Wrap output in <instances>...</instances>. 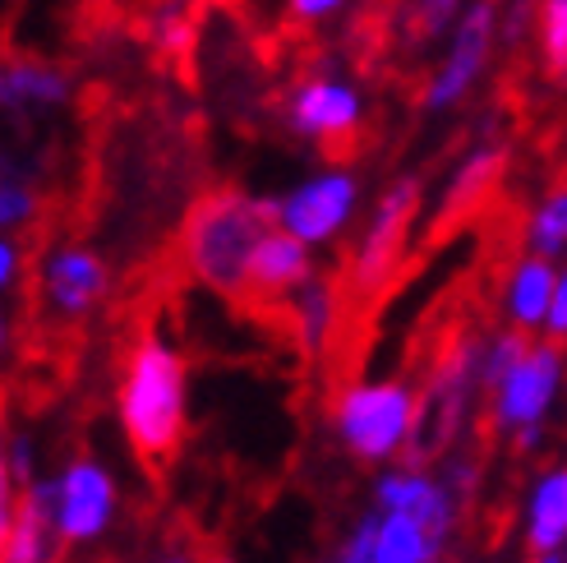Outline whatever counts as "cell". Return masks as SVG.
Wrapping results in <instances>:
<instances>
[{
    "instance_id": "19",
    "label": "cell",
    "mask_w": 567,
    "mask_h": 563,
    "mask_svg": "<svg viewBox=\"0 0 567 563\" xmlns=\"http://www.w3.org/2000/svg\"><path fill=\"white\" fill-rule=\"evenodd\" d=\"M526 545L530 554L567 550V467L535 475L526 494Z\"/></svg>"
},
{
    "instance_id": "6",
    "label": "cell",
    "mask_w": 567,
    "mask_h": 563,
    "mask_svg": "<svg viewBox=\"0 0 567 563\" xmlns=\"http://www.w3.org/2000/svg\"><path fill=\"white\" fill-rule=\"evenodd\" d=\"M480 356H485V347H475L471 337H457V342L439 356L430 383L420 392V426L411 439V458H434L439 448L457 439V430L466 426V416L475 407V392L485 388Z\"/></svg>"
},
{
    "instance_id": "20",
    "label": "cell",
    "mask_w": 567,
    "mask_h": 563,
    "mask_svg": "<svg viewBox=\"0 0 567 563\" xmlns=\"http://www.w3.org/2000/svg\"><path fill=\"white\" fill-rule=\"evenodd\" d=\"M503 162H507L503 144H480V149H471L457 166H452V176H447V185H443V199H439L443 217H462V213L475 208L480 199H489V190H494L498 176H503Z\"/></svg>"
},
{
    "instance_id": "16",
    "label": "cell",
    "mask_w": 567,
    "mask_h": 563,
    "mask_svg": "<svg viewBox=\"0 0 567 563\" xmlns=\"http://www.w3.org/2000/svg\"><path fill=\"white\" fill-rule=\"evenodd\" d=\"M443 545H447V531L430 526L415 513H396V509L374 513L370 563H439Z\"/></svg>"
},
{
    "instance_id": "2",
    "label": "cell",
    "mask_w": 567,
    "mask_h": 563,
    "mask_svg": "<svg viewBox=\"0 0 567 563\" xmlns=\"http://www.w3.org/2000/svg\"><path fill=\"white\" fill-rule=\"evenodd\" d=\"M116 407H121L125 439L134 443L138 458L166 462L181 448L189 392H185V360L166 337L148 332L134 342L121 375Z\"/></svg>"
},
{
    "instance_id": "27",
    "label": "cell",
    "mask_w": 567,
    "mask_h": 563,
    "mask_svg": "<svg viewBox=\"0 0 567 563\" xmlns=\"http://www.w3.org/2000/svg\"><path fill=\"white\" fill-rule=\"evenodd\" d=\"M355 6V0H287V14L305 28H315V23H328L337 14H347Z\"/></svg>"
},
{
    "instance_id": "11",
    "label": "cell",
    "mask_w": 567,
    "mask_h": 563,
    "mask_svg": "<svg viewBox=\"0 0 567 563\" xmlns=\"http://www.w3.org/2000/svg\"><path fill=\"white\" fill-rule=\"evenodd\" d=\"M116 518V481L93 458H74L55 475V526L65 545H89Z\"/></svg>"
},
{
    "instance_id": "21",
    "label": "cell",
    "mask_w": 567,
    "mask_h": 563,
    "mask_svg": "<svg viewBox=\"0 0 567 563\" xmlns=\"http://www.w3.org/2000/svg\"><path fill=\"white\" fill-rule=\"evenodd\" d=\"M144 42L162 55H189L198 42V0H153L144 14Z\"/></svg>"
},
{
    "instance_id": "12",
    "label": "cell",
    "mask_w": 567,
    "mask_h": 563,
    "mask_svg": "<svg viewBox=\"0 0 567 563\" xmlns=\"http://www.w3.org/2000/svg\"><path fill=\"white\" fill-rule=\"evenodd\" d=\"M61 526H55V475L23 485L14 503H6L0 531V563H55L61 559Z\"/></svg>"
},
{
    "instance_id": "24",
    "label": "cell",
    "mask_w": 567,
    "mask_h": 563,
    "mask_svg": "<svg viewBox=\"0 0 567 563\" xmlns=\"http://www.w3.org/2000/svg\"><path fill=\"white\" fill-rule=\"evenodd\" d=\"M462 6L466 0H406V33L420 38V42H430V38L447 33Z\"/></svg>"
},
{
    "instance_id": "18",
    "label": "cell",
    "mask_w": 567,
    "mask_h": 563,
    "mask_svg": "<svg viewBox=\"0 0 567 563\" xmlns=\"http://www.w3.org/2000/svg\"><path fill=\"white\" fill-rule=\"evenodd\" d=\"M287 315H291V328H296V342L305 356H323L332 332H337V319H342V300H337V287L323 282L319 273L305 282L300 291L287 296Z\"/></svg>"
},
{
    "instance_id": "25",
    "label": "cell",
    "mask_w": 567,
    "mask_h": 563,
    "mask_svg": "<svg viewBox=\"0 0 567 563\" xmlns=\"http://www.w3.org/2000/svg\"><path fill=\"white\" fill-rule=\"evenodd\" d=\"M33 217H38V194H33V185L19 181V176H6V181H0V227L19 232V227H28Z\"/></svg>"
},
{
    "instance_id": "29",
    "label": "cell",
    "mask_w": 567,
    "mask_h": 563,
    "mask_svg": "<svg viewBox=\"0 0 567 563\" xmlns=\"http://www.w3.org/2000/svg\"><path fill=\"white\" fill-rule=\"evenodd\" d=\"M370 550H374V518H364L351 536H347V545L337 550V559L332 563H370Z\"/></svg>"
},
{
    "instance_id": "34",
    "label": "cell",
    "mask_w": 567,
    "mask_h": 563,
    "mask_svg": "<svg viewBox=\"0 0 567 563\" xmlns=\"http://www.w3.org/2000/svg\"><path fill=\"white\" fill-rule=\"evenodd\" d=\"M157 563H189V559H157Z\"/></svg>"
},
{
    "instance_id": "33",
    "label": "cell",
    "mask_w": 567,
    "mask_h": 563,
    "mask_svg": "<svg viewBox=\"0 0 567 563\" xmlns=\"http://www.w3.org/2000/svg\"><path fill=\"white\" fill-rule=\"evenodd\" d=\"M198 6H226V0H198Z\"/></svg>"
},
{
    "instance_id": "9",
    "label": "cell",
    "mask_w": 567,
    "mask_h": 563,
    "mask_svg": "<svg viewBox=\"0 0 567 563\" xmlns=\"http://www.w3.org/2000/svg\"><path fill=\"white\" fill-rule=\"evenodd\" d=\"M111 291V273L97 249L61 240L38 259V300L51 319H89Z\"/></svg>"
},
{
    "instance_id": "23",
    "label": "cell",
    "mask_w": 567,
    "mask_h": 563,
    "mask_svg": "<svg viewBox=\"0 0 567 563\" xmlns=\"http://www.w3.org/2000/svg\"><path fill=\"white\" fill-rule=\"evenodd\" d=\"M535 42L549 70H567V0H540L535 6Z\"/></svg>"
},
{
    "instance_id": "10",
    "label": "cell",
    "mask_w": 567,
    "mask_h": 563,
    "mask_svg": "<svg viewBox=\"0 0 567 563\" xmlns=\"http://www.w3.org/2000/svg\"><path fill=\"white\" fill-rule=\"evenodd\" d=\"M287 125L309 144H347L364 125V93L342 74H305L287 93Z\"/></svg>"
},
{
    "instance_id": "13",
    "label": "cell",
    "mask_w": 567,
    "mask_h": 563,
    "mask_svg": "<svg viewBox=\"0 0 567 563\" xmlns=\"http://www.w3.org/2000/svg\"><path fill=\"white\" fill-rule=\"evenodd\" d=\"M315 245H305L300 236H291L287 227H277L259 240L249 259V296L254 300H281L287 305L291 291H300L309 277H315V255H309Z\"/></svg>"
},
{
    "instance_id": "5",
    "label": "cell",
    "mask_w": 567,
    "mask_h": 563,
    "mask_svg": "<svg viewBox=\"0 0 567 563\" xmlns=\"http://www.w3.org/2000/svg\"><path fill=\"white\" fill-rule=\"evenodd\" d=\"M498 33H503V10L494 0H466L447 28V47L439 55L434 74L424 79V111L443 116V111L462 106L475 93V83L489 70Z\"/></svg>"
},
{
    "instance_id": "8",
    "label": "cell",
    "mask_w": 567,
    "mask_h": 563,
    "mask_svg": "<svg viewBox=\"0 0 567 563\" xmlns=\"http://www.w3.org/2000/svg\"><path fill=\"white\" fill-rule=\"evenodd\" d=\"M360 213V176L351 166H319L277 199V222L305 245H332Z\"/></svg>"
},
{
    "instance_id": "28",
    "label": "cell",
    "mask_w": 567,
    "mask_h": 563,
    "mask_svg": "<svg viewBox=\"0 0 567 563\" xmlns=\"http://www.w3.org/2000/svg\"><path fill=\"white\" fill-rule=\"evenodd\" d=\"M6 475L23 490V485H33L38 475H33V439L28 434H14L10 448H6Z\"/></svg>"
},
{
    "instance_id": "4",
    "label": "cell",
    "mask_w": 567,
    "mask_h": 563,
    "mask_svg": "<svg viewBox=\"0 0 567 563\" xmlns=\"http://www.w3.org/2000/svg\"><path fill=\"white\" fill-rule=\"evenodd\" d=\"M563 392V351L549 342H526V351L507 365V375L489 388V420L494 430L513 439L522 453L540 448L545 420Z\"/></svg>"
},
{
    "instance_id": "3",
    "label": "cell",
    "mask_w": 567,
    "mask_h": 563,
    "mask_svg": "<svg viewBox=\"0 0 567 563\" xmlns=\"http://www.w3.org/2000/svg\"><path fill=\"white\" fill-rule=\"evenodd\" d=\"M332 426L360 462H392L411 453L420 426V398L402 379H364L342 388L332 407Z\"/></svg>"
},
{
    "instance_id": "26",
    "label": "cell",
    "mask_w": 567,
    "mask_h": 563,
    "mask_svg": "<svg viewBox=\"0 0 567 563\" xmlns=\"http://www.w3.org/2000/svg\"><path fill=\"white\" fill-rule=\"evenodd\" d=\"M526 351V337H522V328H513V332H498L494 342H485V356H480V375H485V392L507 375V365H513L517 356Z\"/></svg>"
},
{
    "instance_id": "7",
    "label": "cell",
    "mask_w": 567,
    "mask_h": 563,
    "mask_svg": "<svg viewBox=\"0 0 567 563\" xmlns=\"http://www.w3.org/2000/svg\"><path fill=\"white\" fill-rule=\"evenodd\" d=\"M420 199H424V185L420 176H396L364 222V232L355 236V249H351V264H347V282L355 296H374L383 291V282L392 277L396 259L406 249V232L420 213Z\"/></svg>"
},
{
    "instance_id": "14",
    "label": "cell",
    "mask_w": 567,
    "mask_h": 563,
    "mask_svg": "<svg viewBox=\"0 0 567 563\" xmlns=\"http://www.w3.org/2000/svg\"><path fill=\"white\" fill-rule=\"evenodd\" d=\"M554 291H558V264L526 249L503 282V319L522 332H540L549 324Z\"/></svg>"
},
{
    "instance_id": "32",
    "label": "cell",
    "mask_w": 567,
    "mask_h": 563,
    "mask_svg": "<svg viewBox=\"0 0 567 563\" xmlns=\"http://www.w3.org/2000/svg\"><path fill=\"white\" fill-rule=\"evenodd\" d=\"M530 563H567V550H540L530 554Z\"/></svg>"
},
{
    "instance_id": "31",
    "label": "cell",
    "mask_w": 567,
    "mask_h": 563,
    "mask_svg": "<svg viewBox=\"0 0 567 563\" xmlns=\"http://www.w3.org/2000/svg\"><path fill=\"white\" fill-rule=\"evenodd\" d=\"M19 268H23V249L6 236V240H0V287H10V282L19 277Z\"/></svg>"
},
{
    "instance_id": "1",
    "label": "cell",
    "mask_w": 567,
    "mask_h": 563,
    "mask_svg": "<svg viewBox=\"0 0 567 563\" xmlns=\"http://www.w3.org/2000/svg\"><path fill=\"white\" fill-rule=\"evenodd\" d=\"M272 227H277V199H259V194L245 190L204 194L189 208L181 232V255L189 277L226 300L249 296V259Z\"/></svg>"
},
{
    "instance_id": "15",
    "label": "cell",
    "mask_w": 567,
    "mask_h": 563,
    "mask_svg": "<svg viewBox=\"0 0 567 563\" xmlns=\"http://www.w3.org/2000/svg\"><path fill=\"white\" fill-rule=\"evenodd\" d=\"M374 499H379V509L415 513V518H424L430 526L447 531V536H452V522H457V499H452V490L439 481V475L420 471V467L383 471L379 485H374Z\"/></svg>"
},
{
    "instance_id": "30",
    "label": "cell",
    "mask_w": 567,
    "mask_h": 563,
    "mask_svg": "<svg viewBox=\"0 0 567 563\" xmlns=\"http://www.w3.org/2000/svg\"><path fill=\"white\" fill-rule=\"evenodd\" d=\"M545 332L554 337V342H563V337H567V268H558V291H554V309H549Z\"/></svg>"
},
{
    "instance_id": "17",
    "label": "cell",
    "mask_w": 567,
    "mask_h": 563,
    "mask_svg": "<svg viewBox=\"0 0 567 563\" xmlns=\"http://www.w3.org/2000/svg\"><path fill=\"white\" fill-rule=\"evenodd\" d=\"M0 102L6 111H51L70 102V74L38 55H14L0 70Z\"/></svg>"
},
{
    "instance_id": "22",
    "label": "cell",
    "mask_w": 567,
    "mask_h": 563,
    "mask_svg": "<svg viewBox=\"0 0 567 563\" xmlns=\"http://www.w3.org/2000/svg\"><path fill=\"white\" fill-rule=\"evenodd\" d=\"M522 240H526V249H530V255H545V259H558V255H567V185L549 190L545 199L530 208Z\"/></svg>"
}]
</instances>
